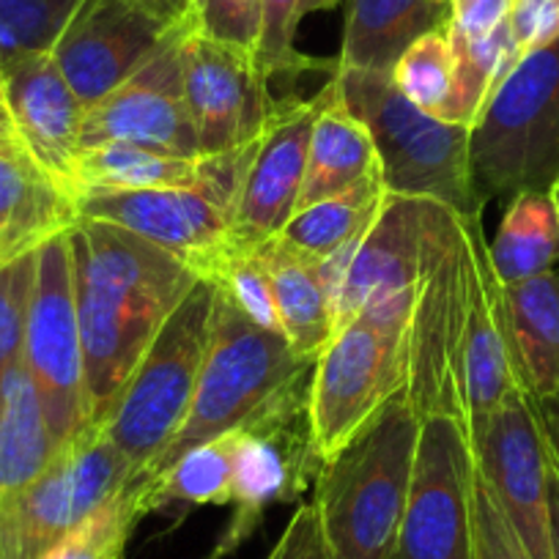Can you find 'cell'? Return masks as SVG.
Segmentation results:
<instances>
[{"instance_id":"3","label":"cell","mask_w":559,"mask_h":559,"mask_svg":"<svg viewBox=\"0 0 559 559\" xmlns=\"http://www.w3.org/2000/svg\"><path fill=\"white\" fill-rule=\"evenodd\" d=\"M335 94L365 123L386 192L437 201L459 217L483 212L469 165V127L419 110L390 72L335 67Z\"/></svg>"},{"instance_id":"47","label":"cell","mask_w":559,"mask_h":559,"mask_svg":"<svg viewBox=\"0 0 559 559\" xmlns=\"http://www.w3.org/2000/svg\"><path fill=\"white\" fill-rule=\"evenodd\" d=\"M17 152H25L23 138H20L17 123H14L9 107L0 105V154H17Z\"/></svg>"},{"instance_id":"6","label":"cell","mask_w":559,"mask_h":559,"mask_svg":"<svg viewBox=\"0 0 559 559\" xmlns=\"http://www.w3.org/2000/svg\"><path fill=\"white\" fill-rule=\"evenodd\" d=\"M483 201L548 192L559 179V39L532 50L493 85L469 129Z\"/></svg>"},{"instance_id":"16","label":"cell","mask_w":559,"mask_h":559,"mask_svg":"<svg viewBox=\"0 0 559 559\" xmlns=\"http://www.w3.org/2000/svg\"><path fill=\"white\" fill-rule=\"evenodd\" d=\"M475 469L491 488L532 559H554L548 526V453L532 397L515 390L469 428Z\"/></svg>"},{"instance_id":"39","label":"cell","mask_w":559,"mask_h":559,"mask_svg":"<svg viewBox=\"0 0 559 559\" xmlns=\"http://www.w3.org/2000/svg\"><path fill=\"white\" fill-rule=\"evenodd\" d=\"M472 559H532L472 461Z\"/></svg>"},{"instance_id":"33","label":"cell","mask_w":559,"mask_h":559,"mask_svg":"<svg viewBox=\"0 0 559 559\" xmlns=\"http://www.w3.org/2000/svg\"><path fill=\"white\" fill-rule=\"evenodd\" d=\"M392 83L419 110L448 121L455 96V50L448 23L419 36L392 67Z\"/></svg>"},{"instance_id":"26","label":"cell","mask_w":559,"mask_h":559,"mask_svg":"<svg viewBox=\"0 0 559 559\" xmlns=\"http://www.w3.org/2000/svg\"><path fill=\"white\" fill-rule=\"evenodd\" d=\"M223 157H187L159 148L129 146V143H99L80 148L72 170V195L83 192H132L157 187L198 185L219 170Z\"/></svg>"},{"instance_id":"44","label":"cell","mask_w":559,"mask_h":559,"mask_svg":"<svg viewBox=\"0 0 559 559\" xmlns=\"http://www.w3.org/2000/svg\"><path fill=\"white\" fill-rule=\"evenodd\" d=\"M143 12L170 31L195 28V0H134Z\"/></svg>"},{"instance_id":"11","label":"cell","mask_w":559,"mask_h":559,"mask_svg":"<svg viewBox=\"0 0 559 559\" xmlns=\"http://www.w3.org/2000/svg\"><path fill=\"white\" fill-rule=\"evenodd\" d=\"M23 362L45 406L58 448L91 428L85 392L83 335H80L69 230L36 250L34 288L25 319Z\"/></svg>"},{"instance_id":"27","label":"cell","mask_w":559,"mask_h":559,"mask_svg":"<svg viewBox=\"0 0 559 559\" xmlns=\"http://www.w3.org/2000/svg\"><path fill=\"white\" fill-rule=\"evenodd\" d=\"M448 20L450 7L437 0H352L337 67L392 72L419 36Z\"/></svg>"},{"instance_id":"38","label":"cell","mask_w":559,"mask_h":559,"mask_svg":"<svg viewBox=\"0 0 559 559\" xmlns=\"http://www.w3.org/2000/svg\"><path fill=\"white\" fill-rule=\"evenodd\" d=\"M263 25L261 45H258V63L269 80L274 74H297L308 69H324L326 63L305 58L294 47L299 20L305 17V0H261Z\"/></svg>"},{"instance_id":"49","label":"cell","mask_w":559,"mask_h":559,"mask_svg":"<svg viewBox=\"0 0 559 559\" xmlns=\"http://www.w3.org/2000/svg\"><path fill=\"white\" fill-rule=\"evenodd\" d=\"M0 105H7V78H3V69H0Z\"/></svg>"},{"instance_id":"29","label":"cell","mask_w":559,"mask_h":559,"mask_svg":"<svg viewBox=\"0 0 559 559\" xmlns=\"http://www.w3.org/2000/svg\"><path fill=\"white\" fill-rule=\"evenodd\" d=\"M384 198L386 187L381 176H370L348 190L294 212L277 239L308 261L326 263L346 252L370 228Z\"/></svg>"},{"instance_id":"32","label":"cell","mask_w":559,"mask_h":559,"mask_svg":"<svg viewBox=\"0 0 559 559\" xmlns=\"http://www.w3.org/2000/svg\"><path fill=\"white\" fill-rule=\"evenodd\" d=\"M450 41L455 50V96L448 121L472 129L483 102L488 99L493 85L515 67L521 52L508 20L475 39H464L450 31Z\"/></svg>"},{"instance_id":"8","label":"cell","mask_w":559,"mask_h":559,"mask_svg":"<svg viewBox=\"0 0 559 559\" xmlns=\"http://www.w3.org/2000/svg\"><path fill=\"white\" fill-rule=\"evenodd\" d=\"M255 143L245 152L228 154L217 174L198 185L132 192H83L78 195L80 217L102 219L132 230L185 261L201 277H209L223 263V258L236 250V190Z\"/></svg>"},{"instance_id":"52","label":"cell","mask_w":559,"mask_h":559,"mask_svg":"<svg viewBox=\"0 0 559 559\" xmlns=\"http://www.w3.org/2000/svg\"><path fill=\"white\" fill-rule=\"evenodd\" d=\"M0 263H3V261H0Z\"/></svg>"},{"instance_id":"41","label":"cell","mask_w":559,"mask_h":559,"mask_svg":"<svg viewBox=\"0 0 559 559\" xmlns=\"http://www.w3.org/2000/svg\"><path fill=\"white\" fill-rule=\"evenodd\" d=\"M521 56L559 39V0H513L508 14Z\"/></svg>"},{"instance_id":"15","label":"cell","mask_w":559,"mask_h":559,"mask_svg":"<svg viewBox=\"0 0 559 559\" xmlns=\"http://www.w3.org/2000/svg\"><path fill=\"white\" fill-rule=\"evenodd\" d=\"M181 83L201 157L250 148L280 105L252 52L209 39L195 28L181 39Z\"/></svg>"},{"instance_id":"43","label":"cell","mask_w":559,"mask_h":559,"mask_svg":"<svg viewBox=\"0 0 559 559\" xmlns=\"http://www.w3.org/2000/svg\"><path fill=\"white\" fill-rule=\"evenodd\" d=\"M513 0H450L448 28L455 36L475 39L508 20Z\"/></svg>"},{"instance_id":"37","label":"cell","mask_w":559,"mask_h":559,"mask_svg":"<svg viewBox=\"0 0 559 559\" xmlns=\"http://www.w3.org/2000/svg\"><path fill=\"white\" fill-rule=\"evenodd\" d=\"M209 280L217 283L219 292H223L236 308L245 310L258 326L283 335L277 305H274L272 283H269L266 269H263L261 258L255 255L252 247L250 250L236 247L234 252H228V255L223 258V263L209 274Z\"/></svg>"},{"instance_id":"17","label":"cell","mask_w":559,"mask_h":559,"mask_svg":"<svg viewBox=\"0 0 559 559\" xmlns=\"http://www.w3.org/2000/svg\"><path fill=\"white\" fill-rule=\"evenodd\" d=\"M187 31L170 34L132 78L85 107L80 148L129 143L201 157L181 83V39Z\"/></svg>"},{"instance_id":"35","label":"cell","mask_w":559,"mask_h":559,"mask_svg":"<svg viewBox=\"0 0 559 559\" xmlns=\"http://www.w3.org/2000/svg\"><path fill=\"white\" fill-rule=\"evenodd\" d=\"M80 0H0V69L52 52Z\"/></svg>"},{"instance_id":"50","label":"cell","mask_w":559,"mask_h":559,"mask_svg":"<svg viewBox=\"0 0 559 559\" xmlns=\"http://www.w3.org/2000/svg\"><path fill=\"white\" fill-rule=\"evenodd\" d=\"M548 195H551L554 206H557V214H559V179L554 181V187H551V190H548Z\"/></svg>"},{"instance_id":"21","label":"cell","mask_w":559,"mask_h":559,"mask_svg":"<svg viewBox=\"0 0 559 559\" xmlns=\"http://www.w3.org/2000/svg\"><path fill=\"white\" fill-rule=\"evenodd\" d=\"M3 78L7 107L17 123L25 152L72 192V170L85 116L83 99L63 78L52 52L9 63L3 67Z\"/></svg>"},{"instance_id":"1","label":"cell","mask_w":559,"mask_h":559,"mask_svg":"<svg viewBox=\"0 0 559 559\" xmlns=\"http://www.w3.org/2000/svg\"><path fill=\"white\" fill-rule=\"evenodd\" d=\"M91 428H99L148 343L201 274L143 236L102 219L69 228Z\"/></svg>"},{"instance_id":"24","label":"cell","mask_w":559,"mask_h":559,"mask_svg":"<svg viewBox=\"0 0 559 559\" xmlns=\"http://www.w3.org/2000/svg\"><path fill=\"white\" fill-rule=\"evenodd\" d=\"M502 288L521 390L532 397L559 395V269Z\"/></svg>"},{"instance_id":"30","label":"cell","mask_w":559,"mask_h":559,"mask_svg":"<svg viewBox=\"0 0 559 559\" xmlns=\"http://www.w3.org/2000/svg\"><path fill=\"white\" fill-rule=\"evenodd\" d=\"M491 266L504 286L537 277L559 263V214L548 192L510 198L497 239L488 245Z\"/></svg>"},{"instance_id":"34","label":"cell","mask_w":559,"mask_h":559,"mask_svg":"<svg viewBox=\"0 0 559 559\" xmlns=\"http://www.w3.org/2000/svg\"><path fill=\"white\" fill-rule=\"evenodd\" d=\"M143 515H148L143 486L129 483L41 559H123L129 537Z\"/></svg>"},{"instance_id":"12","label":"cell","mask_w":559,"mask_h":559,"mask_svg":"<svg viewBox=\"0 0 559 559\" xmlns=\"http://www.w3.org/2000/svg\"><path fill=\"white\" fill-rule=\"evenodd\" d=\"M308 392L310 379L239 426L230 488L234 513L214 546L212 559L234 554L241 543L250 540L269 508L299 499L310 477L319 475L321 459L310 431Z\"/></svg>"},{"instance_id":"13","label":"cell","mask_w":559,"mask_h":559,"mask_svg":"<svg viewBox=\"0 0 559 559\" xmlns=\"http://www.w3.org/2000/svg\"><path fill=\"white\" fill-rule=\"evenodd\" d=\"M426 201L386 192L379 217L348 247L326 261L335 297V332L365 316L390 326H408L423 245Z\"/></svg>"},{"instance_id":"51","label":"cell","mask_w":559,"mask_h":559,"mask_svg":"<svg viewBox=\"0 0 559 559\" xmlns=\"http://www.w3.org/2000/svg\"><path fill=\"white\" fill-rule=\"evenodd\" d=\"M437 3H442V7H450V0H437Z\"/></svg>"},{"instance_id":"5","label":"cell","mask_w":559,"mask_h":559,"mask_svg":"<svg viewBox=\"0 0 559 559\" xmlns=\"http://www.w3.org/2000/svg\"><path fill=\"white\" fill-rule=\"evenodd\" d=\"M214 299L212 280L198 277L96 428L129 464L134 486L146 480L190 412L212 335Z\"/></svg>"},{"instance_id":"31","label":"cell","mask_w":559,"mask_h":559,"mask_svg":"<svg viewBox=\"0 0 559 559\" xmlns=\"http://www.w3.org/2000/svg\"><path fill=\"white\" fill-rule=\"evenodd\" d=\"M236 450H239V428H230L176 459L157 480L143 486V502L148 513L176 504L181 508L230 504Z\"/></svg>"},{"instance_id":"2","label":"cell","mask_w":559,"mask_h":559,"mask_svg":"<svg viewBox=\"0 0 559 559\" xmlns=\"http://www.w3.org/2000/svg\"><path fill=\"white\" fill-rule=\"evenodd\" d=\"M419 417L406 390L316 475V510L332 559H392L412 488Z\"/></svg>"},{"instance_id":"28","label":"cell","mask_w":559,"mask_h":559,"mask_svg":"<svg viewBox=\"0 0 559 559\" xmlns=\"http://www.w3.org/2000/svg\"><path fill=\"white\" fill-rule=\"evenodd\" d=\"M58 450L39 392L20 362L0 390V499L36 480Z\"/></svg>"},{"instance_id":"7","label":"cell","mask_w":559,"mask_h":559,"mask_svg":"<svg viewBox=\"0 0 559 559\" xmlns=\"http://www.w3.org/2000/svg\"><path fill=\"white\" fill-rule=\"evenodd\" d=\"M464 219L426 201L417 288L408 316L406 395L419 419L450 414L464 423ZM466 426V423H464Z\"/></svg>"},{"instance_id":"25","label":"cell","mask_w":559,"mask_h":559,"mask_svg":"<svg viewBox=\"0 0 559 559\" xmlns=\"http://www.w3.org/2000/svg\"><path fill=\"white\" fill-rule=\"evenodd\" d=\"M381 176L373 140L365 123L348 110L335 94V85H324V107L310 132L308 165L299 190V209L348 190L359 181Z\"/></svg>"},{"instance_id":"36","label":"cell","mask_w":559,"mask_h":559,"mask_svg":"<svg viewBox=\"0 0 559 559\" xmlns=\"http://www.w3.org/2000/svg\"><path fill=\"white\" fill-rule=\"evenodd\" d=\"M36 250L0 263V390H3L7 376L23 362L25 319H28L31 288H34Z\"/></svg>"},{"instance_id":"46","label":"cell","mask_w":559,"mask_h":559,"mask_svg":"<svg viewBox=\"0 0 559 559\" xmlns=\"http://www.w3.org/2000/svg\"><path fill=\"white\" fill-rule=\"evenodd\" d=\"M548 526H551V554L559 559V461L548 450Z\"/></svg>"},{"instance_id":"23","label":"cell","mask_w":559,"mask_h":559,"mask_svg":"<svg viewBox=\"0 0 559 559\" xmlns=\"http://www.w3.org/2000/svg\"><path fill=\"white\" fill-rule=\"evenodd\" d=\"M252 250L261 258L272 283L283 337L297 352V357L316 365L335 335V297H332L326 266L302 258L277 236L261 241Z\"/></svg>"},{"instance_id":"22","label":"cell","mask_w":559,"mask_h":559,"mask_svg":"<svg viewBox=\"0 0 559 559\" xmlns=\"http://www.w3.org/2000/svg\"><path fill=\"white\" fill-rule=\"evenodd\" d=\"M78 219L72 192L31 154H0V261L36 250Z\"/></svg>"},{"instance_id":"18","label":"cell","mask_w":559,"mask_h":559,"mask_svg":"<svg viewBox=\"0 0 559 559\" xmlns=\"http://www.w3.org/2000/svg\"><path fill=\"white\" fill-rule=\"evenodd\" d=\"M324 107V88L313 99L280 102L241 174L234 206V241L241 250L274 239L294 217L308 165L310 132Z\"/></svg>"},{"instance_id":"48","label":"cell","mask_w":559,"mask_h":559,"mask_svg":"<svg viewBox=\"0 0 559 559\" xmlns=\"http://www.w3.org/2000/svg\"><path fill=\"white\" fill-rule=\"evenodd\" d=\"M341 0H305V14L310 12H321V9H332L337 7Z\"/></svg>"},{"instance_id":"45","label":"cell","mask_w":559,"mask_h":559,"mask_svg":"<svg viewBox=\"0 0 559 559\" xmlns=\"http://www.w3.org/2000/svg\"><path fill=\"white\" fill-rule=\"evenodd\" d=\"M532 406H535L543 439H546V444H548V450L554 453V459L559 461V395L532 397Z\"/></svg>"},{"instance_id":"20","label":"cell","mask_w":559,"mask_h":559,"mask_svg":"<svg viewBox=\"0 0 559 559\" xmlns=\"http://www.w3.org/2000/svg\"><path fill=\"white\" fill-rule=\"evenodd\" d=\"M464 219V286L466 316L461 368H464V423L466 433L515 390H521L510 352L504 288L488 255L483 217Z\"/></svg>"},{"instance_id":"10","label":"cell","mask_w":559,"mask_h":559,"mask_svg":"<svg viewBox=\"0 0 559 559\" xmlns=\"http://www.w3.org/2000/svg\"><path fill=\"white\" fill-rule=\"evenodd\" d=\"M129 483L121 453L88 428L36 480L0 499V559H41Z\"/></svg>"},{"instance_id":"4","label":"cell","mask_w":559,"mask_h":559,"mask_svg":"<svg viewBox=\"0 0 559 559\" xmlns=\"http://www.w3.org/2000/svg\"><path fill=\"white\" fill-rule=\"evenodd\" d=\"M310 376L313 362L297 357L286 337L258 326L217 288L212 335L190 412L140 486L157 480L176 459L198 444L250 423Z\"/></svg>"},{"instance_id":"40","label":"cell","mask_w":559,"mask_h":559,"mask_svg":"<svg viewBox=\"0 0 559 559\" xmlns=\"http://www.w3.org/2000/svg\"><path fill=\"white\" fill-rule=\"evenodd\" d=\"M261 0H195V31L209 39L241 47L258 58Z\"/></svg>"},{"instance_id":"14","label":"cell","mask_w":559,"mask_h":559,"mask_svg":"<svg viewBox=\"0 0 559 559\" xmlns=\"http://www.w3.org/2000/svg\"><path fill=\"white\" fill-rule=\"evenodd\" d=\"M472 448L461 419H419L417 459L392 559H472Z\"/></svg>"},{"instance_id":"19","label":"cell","mask_w":559,"mask_h":559,"mask_svg":"<svg viewBox=\"0 0 559 559\" xmlns=\"http://www.w3.org/2000/svg\"><path fill=\"white\" fill-rule=\"evenodd\" d=\"M170 34L134 0H80L52 58L88 107L132 78Z\"/></svg>"},{"instance_id":"42","label":"cell","mask_w":559,"mask_h":559,"mask_svg":"<svg viewBox=\"0 0 559 559\" xmlns=\"http://www.w3.org/2000/svg\"><path fill=\"white\" fill-rule=\"evenodd\" d=\"M266 559H332L313 502L302 504L286 524Z\"/></svg>"},{"instance_id":"9","label":"cell","mask_w":559,"mask_h":559,"mask_svg":"<svg viewBox=\"0 0 559 559\" xmlns=\"http://www.w3.org/2000/svg\"><path fill=\"white\" fill-rule=\"evenodd\" d=\"M408 381V326L357 316L332 335L310 376L308 414L321 464L390 406Z\"/></svg>"}]
</instances>
